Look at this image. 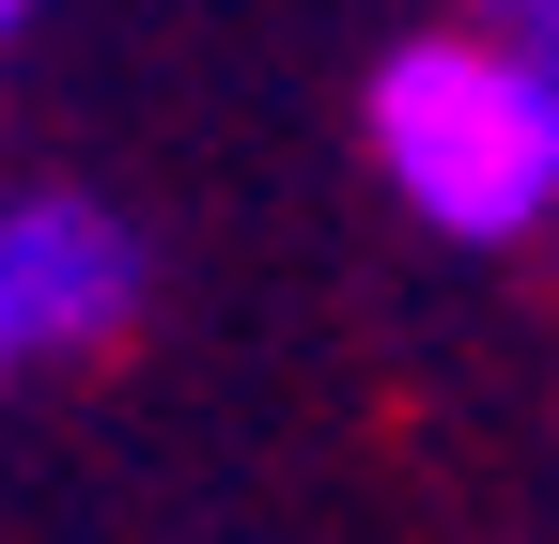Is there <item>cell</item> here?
<instances>
[{
    "label": "cell",
    "instance_id": "cell-1",
    "mask_svg": "<svg viewBox=\"0 0 559 544\" xmlns=\"http://www.w3.org/2000/svg\"><path fill=\"white\" fill-rule=\"evenodd\" d=\"M358 141H373V187L436 249H528L559 234V47L466 0L373 62Z\"/></svg>",
    "mask_w": 559,
    "mask_h": 544
},
{
    "label": "cell",
    "instance_id": "cell-2",
    "mask_svg": "<svg viewBox=\"0 0 559 544\" xmlns=\"http://www.w3.org/2000/svg\"><path fill=\"white\" fill-rule=\"evenodd\" d=\"M140 311H156V249L124 202H94V187L0 202V358L16 374H79V358L140 343Z\"/></svg>",
    "mask_w": 559,
    "mask_h": 544
},
{
    "label": "cell",
    "instance_id": "cell-3",
    "mask_svg": "<svg viewBox=\"0 0 559 544\" xmlns=\"http://www.w3.org/2000/svg\"><path fill=\"white\" fill-rule=\"evenodd\" d=\"M481 16H513V32H544V47H559V0H481Z\"/></svg>",
    "mask_w": 559,
    "mask_h": 544
},
{
    "label": "cell",
    "instance_id": "cell-4",
    "mask_svg": "<svg viewBox=\"0 0 559 544\" xmlns=\"http://www.w3.org/2000/svg\"><path fill=\"white\" fill-rule=\"evenodd\" d=\"M32 16H47V0H0V32H32Z\"/></svg>",
    "mask_w": 559,
    "mask_h": 544
}]
</instances>
